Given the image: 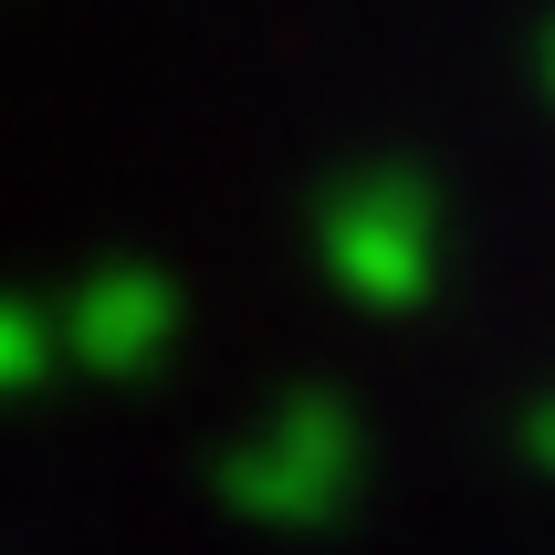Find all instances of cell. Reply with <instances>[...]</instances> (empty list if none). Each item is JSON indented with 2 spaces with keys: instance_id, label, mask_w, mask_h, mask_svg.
<instances>
[{
  "instance_id": "obj_2",
  "label": "cell",
  "mask_w": 555,
  "mask_h": 555,
  "mask_svg": "<svg viewBox=\"0 0 555 555\" xmlns=\"http://www.w3.org/2000/svg\"><path fill=\"white\" fill-rule=\"evenodd\" d=\"M534 85H545V105H555V22L534 31Z\"/></svg>"
},
{
  "instance_id": "obj_1",
  "label": "cell",
  "mask_w": 555,
  "mask_h": 555,
  "mask_svg": "<svg viewBox=\"0 0 555 555\" xmlns=\"http://www.w3.org/2000/svg\"><path fill=\"white\" fill-rule=\"evenodd\" d=\"M325 273L357 305H420L440 283V189L420 168H357L325 199Z\"/></svg>"
}]
</instances>
